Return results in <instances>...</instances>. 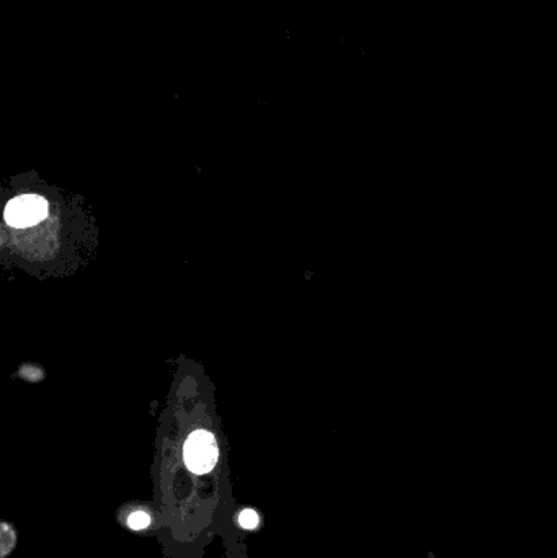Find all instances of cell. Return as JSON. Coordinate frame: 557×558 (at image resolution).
Returning a JSON list of instances; mask_svg holds the SVG:
<instances>
[{"mask_svg":"<svg viewBox=\"0 0 557 558\" xmlns=\"http://www.w3.org/2000/svg\"><path fill=\"white\" fill-rule=\"evenodd\" d=\"M218 444L207 431H194L185 442V464L194 473H207L218 462Z\"/></svg>","mask_w":557,"mask_h":558,"instance_id":"obj_1","label":"cell"},{"mask_svg":"<svg viewBox=\"0 0 557 558\" xmlns=\"http://www.w3.org/2000/svg\"><path fill=\"white\" fill-rule=\"evenodd\" d=\"M48 203L37 194L12 199L6 207V220L13 227H28L46 217Z\"/></svg>","mask_w":557,"mask_h":558,"instance_id":"obj_2","label":"cell"},{"mask_svg":"<svg viewBox=\"0 0 557 558\" xmlns=\"http://www.w3.org/2000/svg\"><path fill=\"white\" fill-rule=\"evenodd\" d=\"M2 557H7L8 552L12 550V547L15 546V530L12 529L7 522L2 524Z\"/></svg>","mask_w":557,"mask_h":558,"instance_id":"obj_3","label":"cell"},{"mask_svg":"<svg viewBox=\"0 0 557 558\" xmlns=\"http://www.w3.org/2000/svg\"><path fill=\"white\" fill-rule=\"evenodd\" d=\"M259 515L254 511V509H244L239 516V522H241L242 527L245 529H255L259 526Z\"/></svg>","mask_w":557,"mask_h":558,"instance_id":"obj_4","label":"cell"},{"mask_svg":"<svg viewBox=\"0 0 557 558\" xmlns=\"http://www.w3.org/2000/svg\"><path fill=\"white\" fill-rule=\"evenodd\" d=\"M149 522H150V517L145 515L144 511L132 513V515L130 516V519H128V524H130V527H132V529H136V530H141V529H144V527H148Z\"/></svg>","mask_w":557,"mask_h":558,"instance_id":"obj_5","label":"cell"}]
</instances>
